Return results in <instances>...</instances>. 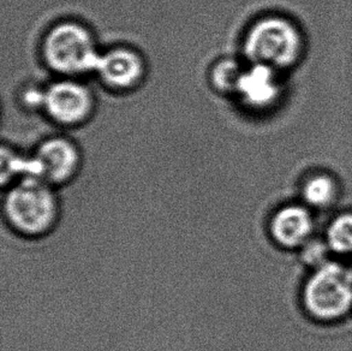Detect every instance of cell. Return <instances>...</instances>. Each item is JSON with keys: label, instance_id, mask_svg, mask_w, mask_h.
I'll return each mask as SVG.
<instances>
[{"label": "cell", "instance_id": "cell-1", "mask_svg": "<svg viewBox=\"0 0 352 351\" xmlns=\"http://www.w3.org/2000/svg\"><path fill=\"white\" fill-rule=\"evenodd\" d=\"M40 54L58 77L81 78L96 72L101 51L91 29L75 19L52 24L43 34Z\"/></svg>", "mask_w": 352, "mask_h": 351}, {"label": "cell", "instance_id": "cell-2", "mask_svg": "<svg viewBox=\"0 0 352 351\" xmlns=\"http://www.w3.org/2000/svg\"><path fill=\"white\" fill-rule=\"evenodd\" d=\"M3 214L9 228L25 238H41L52 233L60 217L54 188L36 178H24L5 195Z\"/></svg>", "mask_w": 352, "mask_h": 351}, {"label": "cell", "instance_id": "cell-3", "mask_svg": "<svg viewBox=\"0 0 352 351\" xmlns=\"http://www.w3.org/2000/svg\"><path fill=\"white\" fill-rule=\"evenodd\" d=\"M302 304L310 318L322 323L352 315V270L348 260L333 257L311 270L302 289Z\"/></svg>", "mask_w": 352, "mask_h": 351}, {"label": "cell", "instance_id": "cell-4", "mask_svg": "<svg viewBox=\"0 0 352 351\" xmlns=\"http://www.w3.org/2000/svg\"><path fill=\"white\" fill-rule=\"evenodd\" d=\"M300 45V35L292 24L279 17H266L248 28L242 51L249 64L276 70L295 62Z\"/></svg>", "mask_w": 352, "mask_h": 351}, {"label": "cell", "instance_id": "cell-5", "mask_svg": "<svg viewBox=\"0 0 352 351\" xmlns=\"http://www.w3.org/2000/svg\"><path fill=\"white\" fill-rule=\"evenodd\" d=\"M96 109V95L80 78L58 77L43 87L41 111L59 127L85 125L93 118Z\"/></svg>", "mask_w": 352, "mask_h": 351}, {"label": "cell", "instance_id": "cell-6", "mask_svg": "<svg viewBox=\"0 0 352 351\" xmlns=\"http://www.w3.org/2000/svg\"><path fill=\"white\" fill-rule=\"evenodd\" d=\"M81 148L67 136H51L38 143L29 156L30 177L43 180L53 188L75 180L81 171Z\"/></svg>", "mask_w": 352, "mask_h": 351}, {"label": "cell", "instance_id": "cell-7", "mask_svg": "<svg viewBox=\"0 0 352 351\" xmlns=\"http://www.w3.org/2000/svg\"><path fill=\"white\" fill-rule=\"evenodd\" d=\"M94 74L106 89L118 94L133 93L147 78V61L136 48L118 45L101 52Z\"/></svg>", "mask_w": 352, "mask_h": 351}, {"label": "cell", "instance_id": "cell-8", "mask_svg": "<svg viewBox=\"0 0 352 351\" xmlns=\"http://www.w3.org/2000/svg\"><path fill=\"white\" fill-rule=\"evenodd\" d=\"M272 242L284 251H298L310 238L319 235L314 211L302 202L285 204L276 209L267 224Z\"/></svg>", "mask_w": 352, "mask_h": 351}, {"label": "cell", "instance_id": "cell-9", "mask_svg": "<svg viewBox=\"0 0 352 351\" xmlns=\"http://www.w3.org/2000/svg\"><path fill=\"white\" fill-rule=\"evenodd\" d=\"M278 93L276 70L260 64H249L239 78L234 95L249 107L261 109L273 103Z\"/></svg>", "mask_w": 352, "mask_h": 351}, {"label": "cell", "instance_id": "cell-10", "mask_svg": "<svg viewBox=\"0 0 352 351\" xmlns=\"http://www.w3.org/2000/svg\"><path fill=\"white\" fill-rule=\"evenodd\" d=\"M324 237L334 257L349 260L352 257V211H344L329 219Z\"/></svg>", "mask_w": 352, "mask_h": 351}, {"label": "cell", "instance_id": "cell-11", "mask_svg": "<svg viewBox=\"0 0 352 351\" xmlns=\"http://www.w3.org/2000/svg\"><path fill=\"white\" fill-rule=\"evenodd\" d=\"M245 67L231 57L219 58L210 65L208 82L212 89L221 95H234Z\"/></svg>", "mask_w": 352, "mask_h": 351}, {"label": "cell", "instance_id": "cell-12", "mask_svg": "<svg viewBox=\"0 0 352 351\" xmlns=\"http://www.w3.org/2000/svg\"><path fill=\"white\" fill-rule=\"evenodd\" d=\"M30 177L29 156H23L9 146L1 148V183L12 185Z\"/></svg>", "mask_w": 352, "mask_h": 351}, {"label": "cell", "instance_id": "cell-13", "mask_svg": "<svg viewBox=\"0 0 352 351\" xmlns=\"http://www.w3.org/2000/svg\"><path fill=\"white\" fill-rule=\"evenodd\" d=\"M297 253L302 264L309 270H316L334 257L324 235H315Z\"/></svg>", "mask_w": 352, "mask_h": 351}, {"label": "cell", "instance_id": "cell-14", "mask_svg": "<svg viewBox=\"0 0 352 351\" xmlns=\"http://www.w3.org/2000/svg\"><path fill=\"white\" fill-rule=\"evenodd\" d=\"M348 262H349V265H350V267H351V270H352V257H351V259H349Z\"/></svg>", "mask_w": 352, "mask_h": 351}]
</instances>
